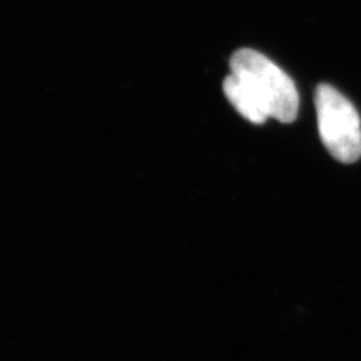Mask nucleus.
I'll return each mask as SVG.
<instances>
[{
    "instance_id": "1",
    "label": "nucleus",
    "mask_w": 361,
    "mask_h": 361,
    "mask_svg": "<svg viewBox=\"0 0 361 361\" xmlns=\"http://www.w3.org/2000/svg\"><path fill=\"white\" fill-rule=\"evenodd\" d=\"M231 73L241 78L256 92L271 118L283 123L293 122L298 114V91L295 82L264 54L252 49L233 52Z\"/></svg>"
},
{
    "instance_id": "2",
    "label": "nucleus",
    "mask_w": 361,
    "mask_h": 361,
    "mask_svg": "<svg viewBox=\"0 0 361 361\" xmlns=\"http://www.w3.org/2000/svg\"><path fill=\"white\" fill-rule=\"evenodd\" d=\"M314 104L322 142L335 159L353 164L361 157V121L357 110L331 85L320 83Z\"/></svg>"
},
{
    "instance_id": "3",
    "label": "nucleus",
    "mask_w": 361,
    "mask_h": 361,
    "mask_svg": "<svg viewBox=\"0 0 361 361\" xmlns=\"http://www.w3.org/2000/svg\"><path fill=\"white\" fill-rule=\"evenodd\" d=\"M222 89L228 101L249 122L255 125H262L268 118H271L256 92L241 78L231 73L225 78Z\"/></svg>"
}]
</instances>
